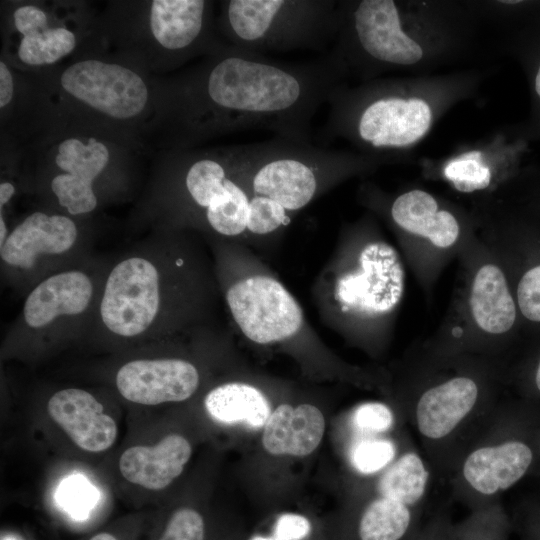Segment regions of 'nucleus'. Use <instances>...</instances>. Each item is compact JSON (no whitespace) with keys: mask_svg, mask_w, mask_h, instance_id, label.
Instances as JSON below:
<instances>
[{"mask_svg":"<svg viewBox=\"0 0 540 540\" xmlns=\"http://www.w3.org/2000/svg\"><path fill=\"white\" fill-rule=\"evenodd\" d=\"M221 300L208 244L165 226L108 259L89 334L134 344L214 327Z\"/></svg>","mask_w":540,"mask_h":540,"instance_id":"f257e3e1","label":"nucleus"},{"mask_svg":"<svg viewBox=\"0 0 540 540\" xmlns=\"http://www.w3.org/2000/svg\"><path fill=\"white\" fill-rule=\"evenodd\" d=\"M344 73L332 53L291 63L231 45L219 51L188 97L190 127L204 133L262 129L310 143L312 120L341 88Z\"/></svg>","mask_w":540,"mask_h":540,"instance_id":"f03ea898","label":"nucleus"},{"mask_svg":"<svg viewBox=\"0 0 540 540\" xmlns=\"http://www.w3.org/2000/svg\"><path fill=\"white\" fill-rule=\"evenodd\" d=\"M405 290V270L395 247L371 225L343 228L336 248L312 287L320 319L362 339L390 331Z\"/></svg>","mask_w":540,"mask_h":540,"instance_id":"7ed1b4c3","label":"nucleus"},{"mask_svg":"<svg viewBox=\"0 0 540 540\" xmlns=\"http://www.w3.org/2000/svg\"><path fill=\"white\" fill-rule=\"evenodd\" d=\"M495 375L485 365L451 363L415 387L413 427L433 469L452 472L473 439L471 428L477 435V423L486 425L494 415Z\"/></svg>","mask_w":540,"mask_h":540,"instance_id":"20e7f679","label":"nucleus"},{"mask_svg":"<svg viewBox=\"0 0 540 540\" xmlns=\"http://www.w3.org/2000/svg\"><path fill=\"white\" fill-rule=\"evenodd\" d=\"M250 193L284 209L292 218L364 161L345 153L283 138L229 149Z\"/></svg>","mask_w":540,"mask_h":540,"instance_id":"39448f33","label":"nucleus"},{"mask_svg":"<svg viewBox=\"0 0 540 540\" xmlns=\"http://www.w3.org/2000/svg\"><path fill=\"white\" fill-rule=\"evenodd\" d=\"M168 227L198 231L206 239L255 245L260 207L241 179L229 149L188 163Z\"/></svg>","mask_w":540,"mask_h":540,"instance_id":"423d86ee","label":"nucleus"},{"mask_svg":"<svg viewBox=\"0 0 540 540\" xmlns=\"http://www.w3.org/2000/svg\"><path fill=\"white\" fill-rule=\"evenodd\" d=\"M107 264L108 259L91 255L37 283L23 296L9 340L47 345L89 334Z\"/></svg>","mask_w":540,"mask_h":540,"instance_id":"0eeeda50","label":"nucleus"},{"mask_svg":"<svg viewBox=\"0 0 540 540\" xmlns=\"http://www.w3.org/2000/svg\"><path fill=\"white\" fill-rule=\"evenodd\" d=\"M338 8L329 0H229L223 27L232 46L262 55L321 50L335 38Z\"/></svg>","mask_w":540,"mask_h":540,"instance_id":"6e6552de","label":"nucleus"},{"mask_svg":"<svg viewBox=\"0 0 540 540\" xmlns=\"http://www.w3.org/2000/svg\"><path fill=\"white\" fill-rule=\"evenodd\" d=\"M89 246L71 216L32 212L0 245L2 283L24 296L49 275L91 256Z\"/></svg>","mask_w":540,"mask_h":540,"instance_id":"1a4fd4ad","label":"nucleus"},{"mask_svg":"<svg viewBox=\"0 0 540 540\" xmlns=\"http://www.w3.org/2000/svg\"><path fill=\"white\" fill-rule=\"evenodd\" d=\"M494 415L468 444L452 470L456 495L472 511L496 503L498 495L525 476L534 459L533 450L525 441L498 434Z\"/></svg>","mask_w":540,"mask_h":540,"instance_id":"9d476101","label":"nucleus"},{"mask_svg":"<svg viewBox=\"0 0 540 540\" xmlns=\"http://www.w3.org/2000/svg\"><path fill=\"white\" fill-rule=\"evenodd\" d=\"M335 38V49L354 46L366 60L382 65L409 66L423 56L420 45L403 31L391 0H363L352 7L340 3Z\"/></svg>","mask_w":540,"mask_h":540,"instance_id":"9b49d317","label":"nucleus"},{"mask_svg":"<svg viewBox=\"0 0 540 540\" xmlns=\"http://www.w3.org/2000/svg\"><path fill=\"white\" fill-rule=\"evenodd\" d=\"M479 253L468 271L463 299V325L466 345L479 346L487 353L496 341L508 334L517 319V303L495 253Z\"/></svg>","mask_w":540,"mask_h":540,"instance_id":"f8f14e48","label":"nucleus"},{"mask_svg":"<svg viewBox=\"0 0 540 540\" xmlns=\"http://www.w3.org/2000/svg\"><path fill=\"white\" fill-rule=\"evenodd\" d=\"M63 89L95 110L116 119L141 113L148 101L143 79L131 69L99 60H82L61 75Z\"/></svg>","mask_w":540,"mask_h":540,"instance_id":"ddd939ff","label":"nucleus"},{"mask_svg":"<svg viewBox=\"0 0 540 540\" xmlns=\"http://www.w3.org/2000/svg\"><path fill=\"white\" fill-rule=\"evenodd\" d=\"M115 386L129 402L154 406L182 402L198 390V366L183 357H136L118 367Z\"/></svg>","mask_w":540,"mask_h":540,"instance_id":"4468645a","label":"nucleus"},{"mask_svg":"<svg viewBox=\"0 0 540 540\" xmlns=\"http://www.w3.org/2000/svg\"><path fill=\"white\" fill-rule=\"evenodd\" d=\"M389 217L398 231L415 240L414 247L439 261L463 245V230L457 217L441 208L427 191L412 189L398 195L389 206Z\"/></svg>","mask_w":540,"mask_h":540,"instance_id":"2eb2a0df","label":"nucleus"},{"mask_svg":"<svg viewBox=\"0 0 540 540\" xmlns=\"http://www.w3.org/2000/svg\"><path fill=\"white\" fill-rule=\"evenodd\" d=\"M109 161L107 147L96 139L84 144L76 138L60 143L55 158L62 171L50 180V190L58 205L68 216L92 213L99 200L94 182L101 175Z\"/></svg>","mask_w":540,"mask_h":540,"instance_id":"dca6fc26","label":"nucleus"},{"mask_svg":"<svg viewBox=\"0 0 540 540\" xmlns=\"http://www.w3.org/2000/svg\"><path fill=\"white\" fill-rule=\"evenodd\" d=\"M47 410L50 417L82 450L102 452L110 448L116 440V422L104 412L103 405L87 390H58L48 400Z\"/></svg>","mask_w":540,"mask_h":540,"instance_id":"f3484780","label":"nucleus"},{"mask_svg":"<svg viewBox=\"0 0 540 540\" xmlns=\"http://www.w3.org/2000/svg\"><path fill=\"white\" fill-rule=\"evenodd\" d=\"M192 447L179 434H169L153 446H132L119 459V470L130 483L148 490L166 488L183 471Z\"/></svg>","mask_w":540,"mask_h":540,"instance_id":"a211bd4d","label":"nucleus"},{"mask_svg":"<svg viewBox=\"0 0 540 540\" xmlns=\"http://www.w3.org/2000/svg\"><path fill=\"white\" fill-rule=\"evenodd\" d=\"M325 420L312 404L279 405L264 425L262 444L272 455L305 457L320 444Z\"/></svg>","mask_w":540,"mask_h":540,"instance_id":"6ab92c4d","label":"nucleus"},{"mask_svg":"<svg viewBox=\"0 0 540 540\" xmlns=\"http://www.w3.org/2000/svg\"><path fill=\"white\" fill-rule=\"evenodd\" d=\"M208 3L203 0H155L150 9V29L165 49L185 52L204 37Z\"/></svg>","mask_w":540,"mask_h":540,"instance_id":"aec40b11","label":"nucleus"},{"mask_svg":"<svg viewBox=\"0 0 540 540\" xmlns=\"http://www.w3.org/2000/svg\"><path fill=\"white\" fill-rule=\"evenodd\" d=\"M203 402L213 419L226 424L244 423L260 428L271 414L269 400L263 391L243 381H229L213 387Z\"/></svg>","mask_w":540,"mask_h":540,"instance_id":"412c9836","label":"nucleus"},{"mask_svg":"<svg viewBox=\"0 0 540 540\" xmlns=\"http://www.w3.org/2000/svg\"><path fill=\"white\" fill-rule=\"evenodd\" d=\"M423 509L395 497L378 494L363 509L357 525L359 540H413Z\"/></svg>","mask_w":540,"mask_h":540,"instance_id":"4be33fe9","label":"nucleus"},{"mask_svg":"<svg viewBox=\"0 0 540 540\" xmlns=\"http://www.w3.org/2000/svg\"><path fill=\"white\" fill-rule=\"evenodd\" d=\"M75 45L72 31L45 25L22 37L18 57L31 66L51 64L69 54Z\"/></svg>","mask_w":540,"mask_h":540,"instance_id":"5701e85b","label":"nucleus"},{"mask_svg":"<svg viewBox=\"0 0 540 540\" xmlns=\"http://www.w3.org/2000/svg\"><path fill=\"white\" fill-rule=\"evenodd\" d=\"M398 447L390 438L363 436L349 452L351 466L362 475L384 471L398 456Z\"/></svg>","mask_w":540,"mask_h":540,"instance_id":"b1692460","label":"nucleus"},{"mask_svg":"<svg viewBox=\"0 0 540 540\" xmlns=\"http://www.w3.org/2000/svg\"><path fill=\"white\" fill-rule=\"evenodd\" d=\"M508 528L502 509L494 503L454 524L453 540H507Z\"/></svg>","mask_w":540,"mask_h":540,"instance_id":"393cba45","label":"nucleus"},{"mask_svg":"<svg viewBox=\"0 0 540 540\" xmlns=\"http://www.w3.org/2000/svg\"><path fill=\"white\" fill-rule=\"evenodd\" d=\"M446 178L462 192L481 190L490 184L491 171L482 161L481 153L471 151L450 161L445 169Z\"/></svg>","mask_w":540,"mask_h":540,"instance_id":"a878e982","label":"nucleus"},{"mask_svg":"<svg viewBox=\"0 0 540 540\" xmlns=\"http://www.w3.org/2000/svg\"><path fill=\"white\" fill-rule=\"evenodd\" d=\"M351 423L362 437L376 436L393 428L395 415L390 406L383 402H365L353 410Z\"/></svg>","mask_w":540,"mask_h":540,"instance_id":"bb28decb","label":"nucleus"},{"mask_svg":"<svg viewBox=\"0 0 540 540\" xmlns=\"http://www.w3.org/2000/svg\"><path fill=\"white\" fill-rule=\"evenodd\" d=\"M515 296L521 315L531 322L540 323V264L521 276Z\"/></svg>","mask_w":540,"mask_h":540,"instance_id":"cd10ccee","label":"nucleus"},{"mask_svg":"<svg viewBox=\"0 0 540 540\" xmlns=\"http://www.w3.org/2000/svg\"><path fill=\"white\" fill-rule=\"evenodd\" d=\"M159 540H204L202 516L191 508L178 509Z\"/></svg>","mask_w":540,"mask_h":540,"instance_id":"c85d7f7f","label":"nucleus"},{"mask_svg":"<svg viewBox=\"0 0 540 540\" xmlns=\"http://www.w3.org/2000/svg\"><path fill=\"white\" fill-rule=\"evenodd\" d=\"M311 531L309 520L299 514L287 513L281 515L274 530L276 540H301Z\"/></svg>","mask_w":540,"mask_h":540,"instance_id":"c756f323","label":"nucleus"},{"mask_svg":"<svg viewBox=\"0 0 540 540\" xmlns=\"http://www.w3.org/2000/svg\"><path fill=\"white\" fill-rule=\"evenodd\" d=\"M13 21L22 36L48 25L45 12L34 5H23L17 8L13 14Z\"/></svg>","mask_w":540,"mask_h":540,"instance_id":"7c9ffc66","label":"nucleus"},{"mask_svg":"<svg viewBox=\"0 0 540 540\" xmlns=\"http://www.w3.org/2000/svg\"><path fill=\"white\" fill-rule=\"evenodd\" d=\"M454 524L446 514H438L428 521L413 540H453Z\"/></svg>","mask_w":540,"mask_h":540,"instance_id":"2f4dec72","label":"nucleus"},{"mask_svg":"<svg viewBox=\"0 0 540 540\" xmlns=\"http://www.w3.org/2000/svg\"><path fill=\"white\" fill-rule=\"evenodd\" d=\"M13 96V78L7 65L0 62V107L6 106Z\"/></svg>","mask_w":540,"mask_h":540,"instance_id":"473e14b6","label":"nucleus"},{"mask_svg":"<svg viewBox=\"0 0 540 540\" xmlns=\"http://www.w3.org/2000/svg\"><path fill=\"white\" fill-rule=\"evenodd\" d=\"M15 193V187L11 182L5 181L0 184V209L11 200Z\"/></svg>","mask_w":540,"mask_h":540,"instance_id":"72a5a7b5","label":"nucleus"},{"mask_svg":"<svg viewBox=\"0 0 540 540\" xmlns=\"http://www.w3.org/2000/svg\"><path fill=\"white\" fill-rule=\"evenodd\" d=\"M9 229L2 214H0V245L6 240Z\"/></svg>","mask_w":540,"mask_h":540,"instance_id":"f704fd0d","label":"nucleus"},{"mask_svg":"<svg viewBox=\"0 0 540 540\" xmlns=\"http://www.w3.org/2000/svg\"><path fill=\"white\" fill-rule=\"evenodd\" d=\"M90 540H117L112 534L102 532L93 536Z\"/></svg>","mask_w":540,"mask_h":540,"instance_id":"c9c22d12","label":"nucleus"},{"mask_svg":"<svg viewBox=\"0 0 540 540\" xmlns=\"http://www.w3.org/2000/svg\"><path fill=\"white\" fill-rule=\"evenodd\" d=\"M535 384L538 391L540 392V360L538 362L536 372H535Z\"/></svg>","mask_w":540,"mask_h":540,"instance_id":"e433bc0d","label":"nucleus"},{"mask_svg":"<svg viewBox=\"0 0 540 540\" xmlns=\"http://www.w3.org/2000/svg\"><path fill=\"white\" fill-rule=\"evenodd\" d=\"M535 89H536L537 94L540 97V66H539V69L535 78Z\"/></svg>","mask_w":540,"mask_h":540,"instance_id":"4c0bfd02","label":"nucleus"},{"mask_svg":"<svg viewBox=\"0 0 540 540\" xmlns=\"http://www.w3.org/2000/svg\"><path fill=\"white\" fill-rule=\"evenodd\" d=\"M531 537L529 540H540V534L531 529L530 534Z\"/></svg>","mask_w":540,"mask_h":540,"instance_id":"58836bf2","label":"nucleus"},{"mask_svg":"<svg viewBox=\"0 0 540 540\" xmlns=\"http://www.w3.org/2000/svg\"><path fill=\"white\" fill-rule=\"evenodd\" d=\"M531 528H532L533 530H535L537 533L540 534V520H539V521H535V522L533 523V525L531 526Z\"/></svg>","mask_w":540,"mask_h":540,"instance_id":"ea45409f","label":"nucleus"},{"mask_svg":"<svg viewBox=\"0 0 540 540\" xmlns=\"http://www.w3.org/2000/svg\"><path fill=\"white\" fill-rule=\"evenodd\" d=\"M252 540H276L274 538H266V537H261V536H255L254 538H252Z\"/></svg>","mask_w":540,"mask_h":540,"instance_id":"a19ab883","label":"nucleus"}]
</instances>
